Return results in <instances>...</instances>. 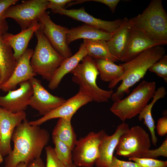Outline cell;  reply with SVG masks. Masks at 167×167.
Masks as SVG:
<instances>
[{"label": "cell", "instance_id": "cell-42", "mask_svg": "<svg viewBox=\"0 0 167 167\" xmlns=\"http://www.w3.org/2000/svg\"></svg>", "mask_w": 167, "mask_h": 167}, {"label": "cell", "instance_id": "cell-31", "mask_svg": "<svg viewBox=\"0 0 167 167\" xmlns=\"http://www.w3.org/2000/svg\"><path fill=\"white\" fill-rule=\"evenodd\" d=\"M130 161H133L141 167H167V161L146 158H129Z\"/></svg>", "mask_w": 167, "mask_h": 167}, {"label": "cell", "instance_id": "cell-5", "mask_svg": "<svg viewBox=\"0 0 167 167\" xmlns=\"http://www.w3.org/2000/svg\"><path fill=\"white\" fill-rule=\"evenodd\" d=\"M35 33L37 42L30 64L35 74L49 81L65 58L54 48L40 28Z\"/></svg>", "mask_w": 167, "mask_h": 167}, {"label": "cell", "instance_id": "cell-37", "mask_svg": "<svg viewBox=\"0 0 167 167\" xmlns=\"http://www.w3.org/2000/svg\"><path fill=\"white\" fill-rule=\"evenodd\" d=\"M84 2L94 1L101 3L109 7L112 13H114L117 6L120 1L119 0H84Z\"/></svg>", "mask_w": 167, "mask_h": 167}, {"label": "cell", "instance_id": "cell-28", "mask_svg": "<svg viewBox=\"0 0 167 167\" xmlns=\"http://www.w3.org/2000/svg\"><path fill=\"white\" fill-rule=\"evenodd\" d=\"M52 139L54 144V150L57 157L65 165L73 163L72 150L56 137L53 136Z\"/></svg>", "mask_w": 167, "mask_h": 167}, {"label": "cell", "instance_id": "cell-4", "mask_svg": "<svg viewBox=\"0 0 167 167\" xmlns=\"http://www.w3.org/2000/svg\"><path fill=\"white\" fill-rule=\"evenodd\" d=\"M155 82L143 80L127 96L114 102L111 112L123 122L139 114L153 96L156 88Z\"/></svg>", "mask_w": 167, "mask_h": 167}, {"label": "cell", "instance_id": "cell-40", "mask_svg": "<svg viewBox=\"0 0 167 167\" xmlns=\"http://www.w3.org/2000/svg\"><path fill=\"white\" fill-rule=\"evenodd\" d=\"M1 71H0V80L1 79Z\"/></svg>", "mask_w": 167, "mask_h": 167}, {"label": "cell", "instance_id": "cell-21", "mask_svg": "<svg viewBox=\"0 0 167 167\" xmlns=\"http://www.w3.org/2000/svg\"><path fill=\"white\" fill-rule=\"evenodd\" d=\"M87 55V52L85 46L83 43L81 44L77 53L64 59L49 81V88L52 90L57 88L64 76L70 73Z\"/></svg>", "mask_w": 167, "mask_h": 167}, {"label": "cell", "instance_id": "cell-33", "mask_svg": "<svg viewBox=\"0 0 167 167\" xmlns=\"http://www.w3.org/2000/svg\"><path fill=\"white\" fill-rule=\"evenodd\" d=\"M160 156H167V136L160 147L155 149H148L142 157L156 159Z\"/></svg>", "mask_w": 167, "mask_h": 167}, {"label": "cell", "instance_id": "cell-22", "mask_svg": "<svg viewBox=\"0 0 167 167\" xmlns=\"http://www.w3.org/2000/svg\"><path fill=\"white\" fill-rule=\"evenodd\" d=\"M101 79L109 82V88L112 89L122 81L125 72L124 67L121 64H115L110 61L101 59H94Z\"/></svg>", "mask_w": 167, "mask_h": 167}, {"label": "cell", "instance_id": "cell-34", "mask_svg": "<svg viewBox=\"0 0 167 167\" xmlns=\"http://www.w3.org/2000/svg\"><path fill=\"white\" fill-rule=\"evenodd\" d=\"M108 167H141L137 163L131 161L120 160L113 156L110 165Z\"/></svg>", "mask_w": 167, "mask_h": 167}, {"label": "cell", "instance_id": "cell-1", "mask_svg": "<svg viewBox=\"0 0 167 167\" xmlns=\"http://www.w3.org/2000/svg\"><path fill=\"white\" fill-rule=\"evenodd\" d=\"M50 135L45 129L31 125L26 119L15 129L11 140L14 147L5 159V167H15L20 163L27 166L41 157Z\"/></svg>", "mask_w": 167, "mask_h": 167}, {"label": "cell", "instance_id": "cell-23", "mask_svg": "<svg viewBox=\"0 0 167 167\" xmlns=\"http://www.w3.org/2000/svg\"><path fill=\"white\" fill-rule=\"evenodd\" d=\"M113 33L106 32L86 24H83L69 29L66 34V42L69 45L72 41L80 39L107 41L111 38Z\"/></svg>", "mask_w": 167, "mask_h": 167}, {"label": "cell", "instance_id": "cell-26", "mask_svg": "<svg viewBox=\"0 0 167 167\" xmlns=\"http://www.w3.org/2000/svg\"><path fill=\"white\" fill-rule=\"evenodd\" d=\"M72 118H59L53 130L52 135L65 143L72 150L77 139L71 125Z\"/></svg>", "mask_w": 167, "mask_h": 167}, {"label": "cell", "instance_id": "cell-2", "mask_svg": "<svg viewBox=\"0 0 167 167\" xmlns=\"http://www.w3.org/2000/svg\"><path fill=\"white\" fill-rule=\"evenodd\" d=\"M165 51L162 45H157L144 51L131 60L121 64L125 72L122 83L111 98L115 102L123 98L128 94L130 88L143 78L150 67L165 55Z\"/></svg>", "mask_w": 167, "mask_h": 167}, {"label": "cell", "instance_id": "cell-16", "mask_svg": "<svg viewBox=\"0 0 167 167\" xmlns=\"http://www.w3.org/2000/svg\"><path fill=\"white\" fill-rule=\"evenodd\" d=\"M129 128V125L123 122L111 135L103 131L99 146V156L95 163L97 167H108L110 165L120 137Z\"/></svg>", "mask_w": 167, "mask_h": 167}, {"label": "cell", "instance_id": "cell-6", "mask_svg": "<svg viewBox=\"0 0 167 167\" xmlns=\"http://www.w3.org/2000/svg\"><path fill=\"white\" fill-rule=\"evenodd\" d=\"M70 72L72 81L79 86V90L90 96L98 103L107 102L113 92L112 89L105 90L99 88L96 80L99 72L94 59L87 55Z\"/></svg>", "mask_w": 167, "mask_h": 167}, {"label": "cell", "instance_id": "cell-36", "mask_svg": "<svg viewBox=\"0 0 167 167\" xmlns=\"http://www.w3.org/2000/svg\"><path fill=\"white\" fill-rule=\"evenodd\" d=\"M156 129L158 134L160 136L165 135L167 134V116L160 118L158 120Z\"/></svg>", "mask_w": 167, "mask_h": 167}, {"label": "cell", "instance_id": "cell-10", "mask_svg": "<svg viewBox=\"0 0 167 167\" xmlns=\"http://www.w3.org/2000/svg\"><path fill=\"white\" fill-rule=\"evenodd\" d=\"M38 23L40 29L60 54L65 58L72 56L71 50L66 42V36L69 29L54 23L46 11L40 16Z\"/></svg>", "mask_w": 167, "mask_h": 167}, {"label": "cell", "instance_id": "cell-24", "mask_svg": "<svg viewBox=\"0 0 167 167\" xmlns=\"http://www.w3.org/2000/svg\"><path fill=\"white\" fill-rule=\"evenodd\" d=\"M131 29L128 19L125 18L122 24L106 41L111 54L118 61H120L124 52Z\"/></svg>", "mask_w": 167, "mask_h": 167}, {"label": "cell", "instance_id": "cell-20", "mask_svg": "<svg viewBox=\"0 0 167 167\" xmlns=\"http://www.w3.org/2000/svg\"><path fill=\"white\" fill-rule=\"evenodd\" d=\"M5 33L0 30V70L1 74L0 86L10 77L17 62L13 49L4 39L3 34Z\"/></svg>", "mask_w": 167, "mask_h": 167}, {"label": "cell", "instance_id": "cell-8", "mask_svg": "<svg viewBox=\"0 0 167 167\" xmlns=\"http://www.w3.org/2000/svg\"><path fill=\"white\" fill-rule=\"evenodd\" d=\"M48 0H29L12 5L5 11L4 17L14 19L25 30L38 23L40 16L48 9Z\"/></svg>", "mask_w": 167, "mask_h": 167}, {"label": "cell", "instance_id": "cell-32", "mask_svg": "<svg viewBox=\"0 0 167 167\" xmlns=\"http://www.w3.org/2000/svg\"><path fill=\"white\" fill-rule=\"evenodd\" d=\"M18 0H0V30L7 32L8 27L4 14L6 10L10 6L15 4Z\"/></svg>", "mask_w": 167, "mask_h": 167}, {"label": "cell", "instance_id": "cell-41", "mask_svg": "<svg viewBox=\"0 0 167 167\" xmlns=\"http://www.w3.org/2000/svg\"><path fill=\"white\" fill-rule=\"evenodd\" d=\"M0 108H1V107H0Z\"/></svg>", "mask_w": 167, "mask_h": 167}, {"label": "cell", "instance_id": "cell-25", "mask_svg": "<svg viewBox=\"0 0 167 167\" xmlns=\"http://www.w3.org/2000/svg\"><path fill=\"white\" fill-rule=\"evenodd\" d=\"M166 94V91L164 87L161 86L158 88L156 90L151 102L146 106L138 117L139 121L144 120V124L150 132L152 143L155 146L156 145L157 139L155 134L156 126L152 116V109L155 103L160 99L165 97Z\"/></svg>", "mask_w": 167, "mask_h": 167}, {"label": "cell", "instance_id": "cell-11", "mask_svg": "<svg viewBox=\"0 0 167 167\" xmlns=\"http://www.w3.org/2000/svg\"><path fill=\"white\" fill-rule=\"evenodd\" d=\"M24 111L13 113L0 109V163L11 152V140L15 128L26 119Z\"/></svg>", "mask_w": 167, "mask_h": 167}, {"label": "cell", "instance_id": "cell-13", "mask_svg": "<svg viewBox=\"0 0 167 167\" xmlns=\"http://www.w3.org/2000/svg\"><path fill=\"white\" fill-rule=\"evenodd\" d=\"M92 98L88 94L82 91L70 98L61 105L41 118L29 122L30 124L38 126L49 120L60 118L72 117L80 107L93 101Z\"/></svg>", "mask_w": 167, "mask_h": 167}, {"label": "cell", "instance_id": "cell-29", "mask_svg": "<svg viewBox=\"0 0 167 167\" xmlns=\"http://www.w3.org/2000/svg\"><path fill=\"white\" fill-rule=\"evenodd\" d=\"M148 70L155 73L157 76L167 82V55H165L153 64Z\"/></svg>", "mask_w": 167, "mask_h": 167}, {"label": "cell", "instance_id": "cell-38", "mask_svg": "<svg viewBox=\"0 0 167 167\" xmlns=\"http://www.w3.org/2000/svg\"><path fill=\"white\" fill-rule=\"evenodd\" d=\"M27 167H46L42 159L39 158L36 159L28 164Z\"/></svg>", "mask_w": 167, "mask_h": 167}, {"label": "cell", "instance_id": "cell-39", "mask_svg": "<svg viewBox=\"0 0 167 167\" xmlns=\"http://www.w3.org/2000/svg\"><path fill=\"white\" fill-rule=\"evenodd\" d=\"M15 167H27V165L24 163H20L18 164Z\"/></svg>", "mask_w": 167, "mask_h": 167}, {"label": "cell", "instance_id": "cell-7", "mask_svg": "<svg viewBox=\"0 0 167 167\" xmlns=\"http://www.w3.org/2000/svg\"><path fill=\"white\" fill-rule=\"evenodd\" d=\"M150 146L151 140L148 133L142 127L135 126L121 136L115 150L120 156L141 158Z\"/></svg>", "mask_w": 167, "mask_h": 167}, {"label": "cell", "instance_id": "cell-14", "mask_svg": "<svg viewBox=\"0 0 167 167\" xmlns=\"http://www.w3.org/2000/svg\"><path fill=\"white\" fill-rule=\"evenodd\" d=\"M19 88L11 90L4 96H0V107L13 113L24 111L29 105L33 94V89L30 81L19 84Z\"/></svg>", "mask_w": 167, "mask_h": 167}, {"label": "cell", "instance_id": "cell-19", "mask_svg": "<svg viewBox=\"0 0 167 167\" xmlns=\"http://www.w3.org/2000/svg\"><path fill=\"white\" fill-rule=\"evenodd\" d=\"M38 23L16 35L7 32L3 34V37L13 50L14 56L17 61L27 50L29 42L34 33L40 28Z\"/></svg>", "mask_w": 167, "mask_h": 167}, {"label": "cell", "instance_id": "cell-30", "mask_svg": "<svg viewBox=\"0 0 167 167\" xmlns=\"http://www.w3.org/2000/svg\"><path fill=\"white\" fill-rule=\"evenodd\" d=\"M46 154V167H77L73 163L65 165L56 156L54 148L50 146L45 147Z\"/></svg>", "mask_w": 167, "mask_h": 167}, {"label": "cell", "instance_id": "cell-35", "mask_svg": "<svg viewBox=\"0 0 167 167\" xmlns=\"http://www.w3.org/2000/svg\"><path fill=\"white\" fill-rule=\"evenodd\" d=\"M49 3L48 9H50L53 12L64 9L67 3L73 1L72 0H48Z\"/></svg>", "mask_w": 167, "mask_h": 167}, {"label": "cell", "instance_id": "cell-27", "mask_svg": "<svg viewBox=\"0 0 167 167\" xmlns=\"http://www.w3.org/2000/svg\"><path fill=\"white\" fill-rule=\"evenodd\" d=\"M83 44L87 55L94 59H104L113 62L118 61L111 54L105 41L84 39Z\"/></svg>", "mask_w": 167, "mask_h": 167}, {"label": "cell", "instance_id": "cell-12", "mask_svg": "<svg viewBox=\"0 0 167 167\" xmlns=\"http://www.w3.org/2000/svg\"><path fill=\"white\" fill-rule=\"evenodd\" d=\"M33 89V94L29 104L43 116L56 109L66 101L63 97L50 94L41 84L34 78L29 80Z\"/></svg>", "mask_w": 167, "mask_h": 167}, {"label": "cell", "instance_id": "cell-9", "mask_svg": "<svg viewBox=\"0 0 167 167\" xmlns=\"http://www.w3.org/2000/svg\"><path fill=\"white\" fill-rule=\"evenodd\" d=\"M103 131L91 132L77 140L72 151L73 163L77 167H93L99 156V146Z\"/></svg>", "mask_w": 167, "mask_h": 167}, {"label": "cell", "instance_id": "cell-15", "mask_svg": "<svg viewBox=\"0 0 167 167\" xmlns=\"http://www.w3.org/2000/svg\"><path fill=\"white\" fill-rule=\"evenodd\" d=\"M167 44V42L152 39L141 31L131 28L120 61L124 63L128 62L150 48Z\"/></svg>", "mask_w": 167, "mask_h": 167}, {"label": "cell", "instance_id": "cell-3", "mask_svg": "<svg viewBox=\"0 0 167 167\" xmlns=\"http://www.w3.org/2000/svg\"><path fill=\"white\" fill-rule=\"evenodd\" d=\"M131 28L153 40L167 43V14L161 0H152L143 12L128 19Z\"/></svg>", "mask_w": 167, "mask_h": 167}, {"label": "cell", "instance_id": "cell-18", "mask_svg": "<svg viewBox=\"0 0 167 167\" xmlns=\"http://www.w3.org/2000/svg\"><path fill=\"white\" fill-rule=\"evenodd\" d=\"M33 52L28 49L17 61L16 66L8 80L0 86V89L5 92L13 90L20 84L29 81L36 75L30 64V60Z\"/></svg>", "mask_w": 167, "mask_h": 167}, {"label": "cell", "instance_id": "cell-17", "mask_svg": "<svg viewBox=\"0 0 167 167\" xmlns=\"http://www.w3.org/2000/svg\"><path fill=\"white\" fill-rule=\"evenodd\" d=\"M53 12L67 16L74 19L82 22L86 25L110 33L115 32L124 21V18L123 19H118L113 21H105L95 18L87 13L84 7L71 10L64 8Z\"/></svg>", "mask_w": 167, "mask_h": 167}]
</instances>
